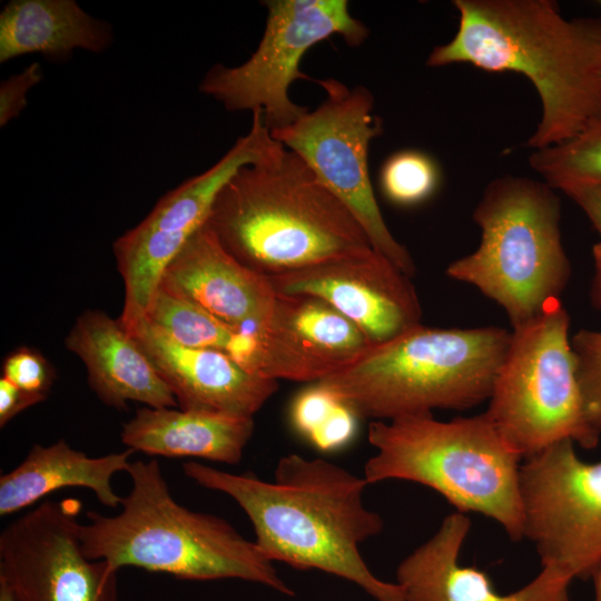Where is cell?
I'll return each instance as SVG.
<instances>
[{
	"mask_svg": "<svg viewBox=\"0 0 601 601\" xmlns=\"http://www.w3.org/2000/svg\"><path fill=\"white\" fill-rule=\"evenodd\" d=\"M199 485L223 492L247 514L255 543L273 562L319 570L355 583L376 601H405L401 587L376 577L358 545L380 534L382 516L364 504L366 480L324 459L283 456L274 481L183 464Z\"/></svg>",
	"mask_w": 601,
	"mask_h": 601,
	"instance_id": "1",
	"label": "cell"
},
{
	"mask_svg": "<svg viewBox=\"0 0 601 601\" xmlns=\"http://www.w3.org/2000/svg\"><path fill=\"white\" fill-rule=\"evenodd\" d=\"M455 36L436 46L431 68L469 63L526 77L542 114L534 150L569 139L601 114V17L566 19L551 0H454Z\"/></svg>",
	"mask_w": 601,
	"mask_h": 601,
	"instance_id": "2",
	"label": "cell"
},
{
	"mask_svg": "<svg viewBox=\"0 0 601 601\" xmlns=\"http://www.w3.org/2000/svg\"><path fill=\"white\" fill-rule=\"evenodd\" d=\"M206 225L231 256L268 277L373 248L348 208L283 145L236 171Z\"/></svg>",
	"mask_w": 601,
	"mask_h": 601,
	"instance_id": "3",
	"label": "cell"
},
{
	"mask_svg": "<svg viewBox=\"0 0 601 601\" xmlns=\"http://www.w3.org/2000/svg\"><path fill=\"white\" fill-rule=\"evenodd\" d=\"M131 490L120 512H87L80 524L83 552L119 571L137 566L187 580L239 579L294 595L260 551L226 520L191 511L170 494L156 460L131 462Z\"/></svg>",
	"mask_w": 601,
	"mask_h": 601,
	"instance_id": "4",
	"label": "cell"
},
{
	"mask_svg": "<svg viewBox=\"0 0 601 601\" xmlns=\"http://www.w3.org/2000/svg\"><path fill=\"white\" fill-rule=\"evenodd\" d=\"M511 338L497 326L422 324L317 382L357 417L391 421L433 410L463 411L489 400Z\"/></svg>",
	"mask_w": 601,
	"mask_h": 601,
	"instance_id": "5",
	"label": "cell"
},
{
	"mask_svg": "<svg viewBox=\"0 0 601 601\" xmlns=\"http://www.w3.org/2000/svg\"><path fill=\"white\" fill-rule=\"evenodd\" d=\"M367 439L376 451L364 465L368 484L401 480L425 485L456 511L482 514L511 540L523 539V457L485 412L446 422L432 414L372 421Z\"/></svg>",
	"mask_w": 601,
	"mask_h": 601,
	"instance_id": "6",
	"label": "cell"
},
{
	"mask_svg": "<svg viewBox=\"0 0 601 601\" xmlns=\"http://www.w3.org/2000/svg\"><path fill=\"white\" fill-rule=\"evenodd\" d=\"M554 190L524 177L489 183L472 216L481 229L480 244L445 270L497 303L513 327L560 298L571 276Z\"/></svg>",
	"mask_w": 601,
	"mask_h": 601,
	"instance_id": "7",
	"label": "cell"
},
{
	"mask_svg": "<svg viewBox=\"0 0 601 601\" xmlns=\"http://www.w3.org/2000/svg\"><path fill=\"white\" fill-rule=\"evenodd\" d=\"M569 327L560 298L550 300L513 327L494 380L485 413L523 460L563 440L599 444L583 414Z\"/></svg>",
	"mask_w": 601,
	"mask_h": 601,
	"instance_id": "8",
	"label": "cell"
},
{
	"mask_svg": "<svg viewBox=\"0 0 601 601\" xmlns=\"http://www.w3.org/2000/svg\"><path fill=\"white\" fill-rule=\"evenodd\" d=\"M264 4L265 30L253 55L235 67L213 66L199 90L228 111H259L273 131L307 110L289 98L295 80L311 79L300 70L304 55L334 35L351 47L361 46L370 31L351 14L346 0H266Z\"/></svg>",
	"mask_w": 601,
	"mask_h": 601,
	"instance_id": "9",
	"label": "cell"
},
{
	"mask_svg": "<svg viewBox=\"0 0 601 601\" xmlns=\"http://www.w3.org/2000/svg\"><path fill=\"white\" fill-rule=\"evenodd\" d=\"M316 82L325 92L322 104L270 134L348 208L373 249L412 277L414 260L388 229L371 183L370 145L383 131L381 118L373 112V95L364 86L349 88L334 78Z\"/></svg>",
	"mask_w": 601,
	"mask_h": 601,
	"instance_id": "10",
	"label": "cell"
},
{
	"mask_svg": "<svg viewBox=\"0 0 601 601\" xmlns=\"http://www.w3.org/2000/svg\"><path fill=\"white\" fill-rule=\"evenodd\" d=\"M523 539L541 566L572 581L601 564V460L587 462L571 440L524 460L520 469Z\"/></svg>",
	"mask_w": 601,
	"mask_h": 601,
	"instance_id": "11",
	"label": "cell"
},
{
	"mask_svg": "<svg viewBox=\"0 0 601 601\" xmlns=\"http://www.w3.org/2000/svg\"><path fill=\"white\" fill-rule=\"evenodd\" d=\"M260 112H253L248 132L206 171L165 194L151 211L112 246L125 283L122 314L142 316L168 264L207 221L215 199L236 171L276 151Z\"/></svg>",
	"mask_w": 601,
	"mask_h": 601,
	"instance_id": "12",
	"label": "cell"
},
{
	"mask_svg": "<svg viewBox=\"0 0 601 601\" xmlns=\"http://www.w3.org/2000/svg\"><path fill=\"white\" fill-rule=\"evenodd\" d=\"M80 502L46 500L0 534V585L13 601H119L117 570L86 556Z\"/></svg>",
	"mask_w": 601,
	"mask_h": 601,
	"instance_id": "13",
	"label": "cell"
},
{
	"mask_svg": "<svg viewBox=\"0 0 601 601\" xmlns=\"http://www.w3.org/2000/svg\"><path fill=\"white\" fill-rule=\"evenodd\" d=\"M276 293L317 297L354 323L371 345L421 324L410 277L373 248L269 276Z\"/></svg>",
	"mask_w": 601,
	"mask_h": 601,
	"instance_id": "14",
	"label": "cell"
},
{
	"mask_svg": "<svg viewBox=\"0 0 601 601\" xmlns=\"http://www.w3.org/2000/svg\"><path fill=\"white\" fill-rule=\"evenodd\" d=\"M254 334L249 372L275 381L317 383L371 345L354 323L309 295L277 293L268 319Z\"/></svg>",
	"mask_w": 601,
	"mask_h": 601,
	"instance_id": "15",
	"label": "cell"
},
{
	"mask_svg": "<svg viewBox=\"0 0 601 601\" xmlns=\"http://www.w3.org/2000/svg\"><path fill=\"white\" fill-rule=\"evenodd\" d=\"M120 322L149 357L181 410L253 418L277 391V381L247 372L219 351L183 346L145 316Z\"/></svg>",
	"mask_w": 601,
	"mask_h": 601,
	"instance_id": "16",
	"label": "cell"
},
{
	"mask_svg": "<svg viewBox=\"0 0 601 601\" xmlns=\"http://www.w3.org/2000/svg\"><path fill=\"white\" fill-rule=\"evenodd\" d=\"M471 529L466 513L454 511L437 531L410 553L396 569V583L405 601H569L572 580L541 566L530 582L511 593H500L482 570L460 563Z\"/></svg>",
	"mask_w": 601,
	"mask_h": 601,
	"instance_id": "17",
	"label": "cell"
},
{
	"mask_svg": "<svg viewBox=\"0 0 601 601\" xmlns=\"http://www.w3.org/2000/svg\"><path fill=\"white\" fill-rule=\"evenodd\" d=\"M159 286L252 333L266 323L277 296L269 277L231 256L206 224L168 264Z\"/></svg>",
	"mask_w": 601,
	"mask_h": 601,
	"instance_id": "18",
	"label": "cell"
},
{
	"mask_svg": "<svg viewBox=\"0 0 601 601\" xmlns=\"http://www.w3.org/2000/svg\"><path fill=\"white\" fill-rule=\"evenodd\" d=\"M65 345L82 361L91 390L106 405L117 410H125L128 402L155 408L178 406L169 386L119 318L88 309L76 319Z\"/></svg>",
	"mask_w": 601,
	"mask_h": 601,
	"instance_id": "19",
	"label": "cell"
},
{
	"mask_svg": "<svg viewBox=\"0 0 601 601\" xmlns=\"http://www.w3.org/2000/svg\"><path fill=\"white\" fill-rule=\"evenodd\" d=\"M253 433L250 417L146 406L124 424L120 439L128 449L148 455L237 464Z\"/></svg>",
	"mask_w": 601,
	"mask_h": 601,
	"instance_id": "20",
	"label": "cell"
},
{
	"mask_svg": "<svg viewBox=\"0 0 601 601\" xmlns=\"http://www.w3.org/2000/svg\"><path fill=\"white\" fill-rule=\"evenodd\" d=\"M134 453L127 447L91 457L62 440L47 446L35 444L19 465L0 476V515L18 512L67 487L88 489L101 504L115 509L122 497L115 492L112 477L127 472Z\"/></svg>",
	"mask_w": 601,
	"mask_h": 601,
	"instance_id": "21",
	"label": "cell"
},
{
	"mask_svg": "<svg viewBox=\"0 0 601 601\" xmlns=\"http://www.w3.org/2000/svg\"><path fill=\"white\" fill-rule=\"evenodd\" d=\"M112 39L111 26L75 0H12L0 13L1 63L28 53L63 59L76 49L102 52Z\"/></svg>",
	"mask_w": 601,
	"mask_h": 601,
	"instance_id": "22",
	"label": "cell"
},
{
	"mask_svg": "<svg viewBox=\"0 0 601 601\" xmlns=\"http://www.w3.org/2000/svg\"><path fill=\"white\" fill-rule=\"evenodd\" d=\"M145 318L176 343L219 351L248 372L256 347L252 332L231 326L160 286L151 298Z\"/></svg>",
	"mask_w": 601,
	"mask_h": 601,
	"instance_id": "23",
	"label": "cell"
},
{
	"mask_svg": "<svg viewBox=\"0 0 601 601\" xmlns=\"http://www.w3.org/2000/svg\"><path fill=\"white\" fill-rule=\"evenodd\" d=\"M530 166L561 191L601 186V114L569 139L534 150Z\"/></svg>",
	"mask_w": 601,
	"mask_h": 601,
	"instance_id": "24",
	"label": "cell"
},
{
	"mask_svg": "<svg viewBox=\"0 0 601 601\" xmlns=\"http://www.w3.org/2000/svg\"><path fill=\"white\" fill-rule=\"evenodd\" d=\"M442 180L436 160L417 149L390 155L381 166L378 185L385 199L398 207H414L432 198Z\"/></svg>",
	"mask_w": 601,
	"mask_h": 601,
	"instance_id": "25",
	"label": "cell"
},
{
	"mask_svg": "<svg viewBox=\"0 0 601 601\" xmlns=\"http://www.w3.org/2000/svg\"><path fill=\"white\" fill-rule=\"evenodd\" d=\"M571 348L584 417L601 436V332L580 329Z\"/></svg>",
	"mask_w": 601,
	"mask_h": 601,
	"instance_id": "26",
	"label": "cell"
},
{
	"mask_svg": "<svg viewBox=\"0 0 601 601\" xmlns=\"http://www.w3.org/2000/svg\"><path fill=\"white\" fill-rule=\"evenodd\" d=\"M345 403L329 390L316 383L299 392L290 405V422L309 442L322 432Z\"/></svg>",
	"mask_w": 601,
	"mask_h": 601,
	"instance_id": "27",
	"label": "cell"
},
{
	"mask_svg": "<svg viewBox=\"0 0 601 601\" xmlns=\"http://www.w3.org/2000/svg\"><path fill=\"white\" fill-rule=\"evenodd\" d=\"M2 377L27 392L48 396L55 373L40 352L21 346L4 358Z\"/></svg>",
	"mask_w": 601,
	"mask_h": 601,
	"instance_id": "28",
	"label": "cell"
},
{
	"mask_svg": "<svg viewBox=\"0 0 601 601\" xmlns=\"http://www.w3.org/2000/svg\"><path fill=\"white\" fill-rule=\"evenodd\" d=\"M42 69L32 62L21 72L12 75L0 85V126L17 118L27 105V92L42 80Z\"/></svg>",
	"mask_w": 601,
	"mask_h": 601,
	"instance_id": "29",
	"label": "cell"
},
{
	"mask_svg": "<svg viewBox=\"0 0 601 601\" xmlns=\"http://www.w3.org/2000/svg\"><path fill=\"white\" fill-rule=\"evenodd\" d=\"M47 396L27 392L4 377L0 378V426L26 408L45 401Z\"/></svg>",
	"mask_w": 601,
	"mask_h": 601,
	"instance_id": "30",
	"label": "cell"
},
{
	"mask_svg": "<svg viewBox=\"0 0 601 601\" xmlns=\"http://www.w3.org/2000/svg\"><path fill=\"white\" fill-rule=\"evenodd\" d=\"M587 215L601 237V186H579L563 191Z\"/></svg>",
	"mask_w": 601,
	"mask_h": 601,
	"instance_id": "31",
	"label": "cell"
},
{
	"mask_svg": "<svg viewBox=\"0 0 601 601\" xmlns=\"http://www.w3.org/2000/svg\"><path fill=\"white\" fill-rule=\"evenodd\" d=\"M592 257L594 274L591 284L590 299L592 306L601 312V240L593 245Z\"/></svg>",
	"mask_w": 601,
	"mask_h": 601,
	"instance_id": "32",
	"label": "cell"
},
{
	"mask_svg": "<svg viewBox=\"0 0 601 601\" xmlns=\"http://www.w3.org/2000/svg\"><path fill=\"white\" fill-rule=\"evenodd\" d=\"M590 579L593 582L594 601H601V564L595 568Z\"/></svg>",
	"mask_w": 601,
	"mask_h": 601,
	"instance_id": "33",
	"label": "cell"
},
{
	"mask_svg": "<svg viewBox=\"0 0 601 601\" xmlns=\"http://www.w3.org/2000/svg\"><path fill=\"white\" fill-rule=\"evenodd\" d=\"M0 601H13L9 592L0 585Z\"/></svg>",
	"mask_w": 601,
	"mask_h": 601,
	"instance_id": "34",
	"label": "cell"
}]
</instances>
